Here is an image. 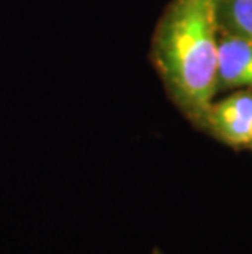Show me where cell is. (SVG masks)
<instances>
[{"label": "cell", "mask_w": 252, "mask_h": 254, "mask_svg": "<svg viewBox=\"0 0 252 254\" xmlns=\"http://www.w3.org/2000/svg\"><path fill=\"white\" fill-rule=\"evenodd\" d=\"M152 59L182 110L206 122L218 89L216 0H172L155 28Z\"/></svg>", "instance_id": "obj_1"}, {"label": "cell", "mask_w": 252, "mask_h": 254, "mask_svg": "<svg viewBox=\"0 0 252 254\" xmlns=\"http://www.w3.org/2000/svg\"><path fill=\"white\" fill-rule=\"evenodd\" d=\"M206 122L229 144L252 143V94H234L211 105Z\"/></svg>", "instance_id": "obj_2"}, {"label": "cell", "mask_w": 252, "mask_h": 254, "mask_svg": "<svg viewBox=\"0 0 252 254\" xmlns=\"http://www.w3.org/2000/svg\"><path fill=\"white\" fill-rule=\"evenodd\" d=\"M218 84L252 89V40L218 26Z\"/></svg>", "instance_id": "obj_3"}, {"label": "cell", "mask_w": 252, "mask_h": 254, "mask_svg": "<svg viewBox=\"0 0 252 254\" xmlns=\"http://www.w3.org/2000/svg\"><path fill=\"white\" fill-rule=\"evenodd\" d=\"M218 26L252 40V0H216Z\"/></svg>", "instance_id": "obj_4"}, {"label": "cell", "mask_w": 252, "mask_h": 254, "mask_svg": "<svg viewBox=\"0 0 252 254\" xmlns=\"http://www.w3.org/2000/svg\"><path fill=\"white\" fill-rule=\"evenodd\" d=\"M151 254H162V253H160V251H152Z\"/></svg>", "instance_id": "obj_5"}]
</instances>
